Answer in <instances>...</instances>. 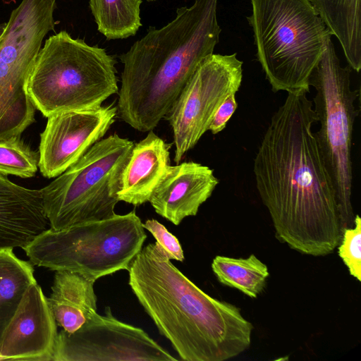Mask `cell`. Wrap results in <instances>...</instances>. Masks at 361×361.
<instances>
[{
  "label": "cell",
  "mask_w": 361,
  "mask_h": 361,
  "mask_svg": "<svg viewBox=\"0 0 361 361\" xmlns=\"http://www.w3.org/2000/svg\"><path fill=\"white\" fill-rule=\"evenodd\" d=\"M307 93H288L272 115L253 172L276 237L302 254L319 257L338 247L343 226L334 182L313 130L317 118Z\"/></svg>",
  "instance_id": "obj_1"
},
{
  "label": "cell",
  "mask_w": 361,
  "mask_h": 361,
  "mask_svg": "<svg viewBox=\"0 0 361 361\" xmlns=\"http://www.w3.org/2000/svg\"><path fill=\"white\" fill-rule=\"evenodd\" d=\"M128 271L132 291L182 360L224 361L249 348L253 326L240 310L202 291L157 243L142 247Z\"/></svg>",
  "instance_id": "obj_2"
},
{
  "label": "cell",
  "mask_w": 361,
  "mask_h": 361,
  "mask_svg": "<svg viewBox=\"0 0 361 361\" xmlns=\"http://www.w3.org/2000/svg\"><path fill=\"white\" fill-rule=\"evenodd\" d=\"M218 0H194L173 20L147 33L121 54L117 112L133 128L153 130L165 118L200 61L214 53L221 32Z\"/></svg>",
  "instance_id": "obj_3"
},
{
  "label": "cell",
  "mask_w": 361,
  "mask_h": 361,
  "mask_svg": "<svg viewBox=\"0 0 361 361\" xmlns=\"http://www.w3.org/2000/svg\"><path fill=\"white\" fill-rule=\"evenodd\" d=\"M257 59L274 92H310L331 33L309 0H250Z\"/></svg>",
  "instance_id": "obj_4"
},
{
  "label": "cell",
  "mask_w": 361,
  "mask_h": 361,
  "mask_svg": "<svg viewBox=\"0 0 361 361\" xmlns=\"http://www.w3.org/2000/svg\"><path fill=\"white\" fill-rule=\"evenodd\" d=\"M116 63L104 49L61 30L40 49L26 90L35 109L47 118L99 106L118 92Z\"/></svg>",
  "instance_id": "obj_5"
},
{
  "label": "cell",
  "mask_w": 361,
  "mask_h": 361,
  "mask_svg": "<svg viewBox=\"0 0 361 361\" xmlns=\"http://www.w3.org/2000/svg\"><path fill=\"white\" fill-rule=\"evenodd\" d=\"M133 210L126 214L54 231L50 228L23 250L32 265L78 273L96 281L128 269L147 234Z\"/></svg>",
  "instance_id": "obj_6"
},
{
  "label": "cell",
  "mask_w": 361,
  "mask_h": 361,
  "mask_svg": "<svg viewBox=\"0 0 361 361\" xmlns=\"http://www.w3.org/2000/svg\"><path fill=\"white\" fill-rule=\"evenodd\" d=\"M134 145L116 133L102 138L40 190L51 229L59 231L116 214L122 174Z\"/></svg>",
  "instance_id": "obj_7"
},
{
  "label": "cell",
  "mask_w": 361,
  "mask_h": 361,
  "mask_svg": "<svg viewBox=\"0 0 361 361\" xmlns=\"http://www.w3.org/2000/svg\"><path fill=\"white\" fill-rule=\"evenodd\" d=\"M351 68L342 66L330 39L310 77L313 106L320 126L315 132L336 189L343 230L353 226V130L358 114V90L351 88Z\"/></svg>",
  "instance_id": "obj_8"
},
{
  "label": "cell",
  "mask_w": 361,
  "mask_h": 361,
  "mask_svg": "<svg viewBox=\"0 0 361 361\" xmlns=\"http://www.w3.org/2000/svg\"><path fill=\"white\" fill-rule=\"evenodd\" d=\"M243 64L236 53H213L198 64L165 116L173 130L176 164L180 162L209 130L224 101L238 91Z\"/></svg>",
  "instance_id": "obj_9"
},
{
  "label": "cell",
  "mask_w": 361,
  "mask_h": 361,
  "mask_svg": "<svg viewBox=\"0 0 361 361\" xmlns=\"http://www.w3.org/2000/svg\"><path fill=\"white\" fill-rule=\"evenodd\" d=\"M178 360L142 329L116 318L110 307L73 333H58L52 361Z\"/></svg>",
  "instance_id": "obj_10"
},
{
  "label": "cell",
  "mask_w": 361,
  "mask_h": 361,
  "mask_svg": "<svg viewBox=\"0 0 361 361\" xmlns=\"http://www.w3.org/2000/svg\"><path fill=\"white\" fill-rule=\"evenodd\" d=\"M113 104L61 111L48 117L40 134L39 163L42 175L56 178L102 139L115 121Z\"/></svg>",
  "instance_id": "obj_11"
},
{
  "label": "cell",
  "mask_w": 361,
  "mask_h": 361,
  "mask_svg": "<svg viewBox=\"0 0 361 361\" xmlns=\"http://www.w3.org/2000/svg\"><path fill=\"white\" fill-rule=\"evenodd\" d=\"M57 323L41 287L25 291L0 341V360L52 361Z\"/></svg>",
  "instance_id": "obj_12"
},
{
  "label": "cell",
  "mask_w": 361,
  "mask_h": 361,
  "mask_svg": "<svg viewBox=\"0 0 361 361\" xmlns=\"http://www.w3.org/2000/svg\"><path fill=\"white\" fill-rule=\"evenodd\" d=\"M219 181L209 167L194 161L169 166L149 202L155 212L178 226L195 216Z\"/></svg>",
  "instance_id": "obj_13"
},
{
  "label": "cell",
  "mask_w": 361,
  "mask_h": 361,
  "mask_svg": "<svg viewBox=\"0 0 361 361\" xmlns=\"http://www.w3.org/2000/svg\"><path fill=\"white\" fill-rule=\"evenodd\" d=\"M49 228L40 190L22 187L0 174V250L23 249Z\"/></svg>",
  "instance_id": "obj_14"
},
{
  "label": "cell",
  "mask_w": 361,
  "mask_h": 361,
  "mask_svg": "<svg viewBox=\"0 0 361 361\" xmlns=\"http://www.w3.org/2000/svg\"><path fill=\"white\" fill-rule=\"evenodd\" d=\"M170 146L153 130L134 145L124 168L119 201L140 206L149 200L170 165Z\"/></svg>",
  "instance_id": "obj_15"
},
{
  "label": "cell",
  "mask_w": 361,
  "mask_h": 361,
  "mask_svg": "<svg viewBox=\"0 0 361 361\" xmlns=\"http://www.w3.org/2000/svg\"><path fill=\"white\" fill-rule=\"evenodd\" d=\"M94 281L70 271H56L48 303L57 325L73 333L97 312Z\"/></svg>",
  "instance_id": "obj_16"
},
{
  "label": "cell",
  "mask_w": 361,
  "mask_h": 361,
  "mask_svg": "<svg viewBox=\"0 0 361 361\" xmlns=\"http://www.w3.org/2000/svg\"><path fill=\"white\" fill-rule=\"evenodd\" d=\"M338 40L348 65L361 69V0H309Z\"/></svg>",
  "instance_id": "obj_17"
},
{
  "label": "cell",
  "mask_w": 361,
  "mask_h": 361,
  "mask_svg": "<svg viewBox=\"0 0 361 361\" xmlns=\"http://www.w3.org/2000/svg\"><path fill=\"white\" fill-rule=\"evenodd\" d=\"M35 282L30 262L17 257L13 249L0 250V341L25 291Z\"/></svg>",
  "instance_id": "obj_18"
},
{
  "label": "cell",
  "mask_w": 361,
  "mask_h": 361,
  "mask_svg": "<svg viewBox=\"0 0 361 361\" xmlns=\"http://www.w3.org/2000/svg\"><path fill=\"white\" fill-rule=\"evenodd\" d=\"M142 0H89L98 31L107 39L135 36L142 26Z\"/></svg>",
  "instance_id": "obj_19"
},
{
  "label": "cell",
  "mask_w": 361,
  "mask_h": 361,
  "mask_svg": "<svg viewBox=\"0 0 361 361\" xmlns=\"http://www.w3.org/2000/svg\"><path fill=\"white\" fill-rule=\"evenodd\" d=\"M212 269L218 281L255 298L264 290L269 275L265 264L254 254L247 258L216 256Z\"/></svg>",
  "instance_id": "obj_20"
},
{
  "label": "cell",
  "mask_w": 361,
  "mask_h": 361,
  "mask_svg": "<svg viewBox=\"0 0 361 361\" xmlns=\"http://www.w3.org/2000/svg\"><path fill=\"white\" fill-rule=\"evenodd\" d=\"M39 152L20 137L0 141V174L32 178L38 169Z\"/></svg>",
  "instance_id": "obj_21"
},
{
  "label": "cell",
  "mask_w": 361,
  "mask_h": 361,
  "mask_svg": "<svg viewBox=\"0 0 361 361\" xmlns=\"http://www.w3.org/2000/svg\"><path fill=\"white\" fill-rule=\"evenodd\" d=\"M353 227L343 230L338 252L350 274L361 281V219L356 214Z\"/></svg>",
  "instance_id": "obj_22"
},
{
  "label": "cell",
  "mask_w": 361,
  "mask_h": 361,
  "mask_svg": "<svg viewBox=\"0 0 361 361\" xmlns=\"http://www.w3.org/2000/svg\"><path fill=\"white\" fill-rule=\"evenodd\" d=\"M145 229L149 231L156 243L163 250L169 259L183 262V250L178 239L156 219H148L143 224Z\"/></svg>",
  "instance_id": "obj_23"
},
{
  "label": "cell",
  "mask_w": 361,
  "mask_h": 361,
  "mask_svg": "<svg viewBox=\"0 0 361 361\" xmlns=\"http://www.w3.org/2000/svg\"><path fill=\"white\" fill-rule=\"evenodd\" d=\"M238 107L235 94L229 95L216 111L209 126L212 134L222 131Z\"/></svg>",
  "instance_id": "obj_24"
},
{
  "label": "cell",
  "mask_w": 361,
  "mask_h": 361,
  "mask_svg": "<svg viewBox=\"0 0 361 361\" xmlns=\"http://www.w3.org/2000/svg\"><path fill=\"white\" fill-rule=\"evenodd\" d=\"M7 27V23H0V38L2 37L6 31Z\"/></svg>",
  "instance_id": "obj_25"
},
{
  "label": "cell",
  "mask_w": 361,
  "mask_h": 361,
  "mask_svg": "<svg viewBox=\"0 0 361 361\" xmlns=\"http://www.w3.org/2000/svg\"><path fill=\"white\" fill-rule=\"evenodd\" d=\"M146 1H148V2H153V1H155L157 0H146Z\"/></svg>",
  "instance_id": "obj_26"
}]
</instances>
